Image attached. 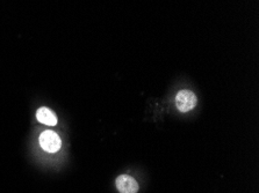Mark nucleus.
Returning <instances> with one entry per match:
<instances>
[{
	"label": "nucleus",
	"mask_w": 259,
	"mask_h": 193,
	"mask_svg": "<svg viewBox=\"0 0 259 193\" xmlns=\"http://www.w3.org/2000/svg\"><path fill=\"white\" fill-rule=\"evenodd\" d=\"M116 187L120 193H137L139 184L133 177L128 175H121L116 178Z\"/></svg>",
	"instance_id": "obj_3"
},
{
	"label": "nucleus",
	"mask_w": 259,
	"mask_h": 193,
	"mask_svg": "<svg viewBox=\"0 0 259 193\" xmlns=\"http://www.w3.org/2000/svg\"><path fill=\"white\" fill-rule=\"evenodd\" d=\"M176 104L179 111L187 112L197 105V96L191 90H180L177 94Z\"/></svg>",
	"instance_id": "obj_1"
},
{
	"label": "nucleus",
	"mask_w": 259,
	"mask_h": 193,
	"mask_svg": "<svg viewBox=\"0 0 259 193\" xmlns=\"http://www.w3.org/2000/svg\"><path fill=\"white\" fill-rule=\"evenodd\" d=\"M41 147L48 153H57L61 148V138L54 131H45L40 137Z\"/></svg>",
	"instance_id": "obj_2"
},
{
	"label": "nucleus",
	"mask_w": 259,
	"mask_h": 193,
	"mask_svg": "<svg viewBox=\"0 0 259 193\" xmlns=\"http://www.w3.org/2000/svg\"><path fill=\"white\" fill-rule=\"evenodd\" d=\"M36 117L40 123L49 125V126H54L57 124V117L55 113L52 111V110L48 108H41L38 109V111L36 113Z\"/></svg>",
	"instance_id": "obj_4"
}]
</instances>
